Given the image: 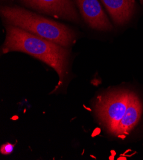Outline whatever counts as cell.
Masks as SVG:
<instances>
[{
  "instance_id": "8",
  "label": "cell",
  "mask_w": 143,
  "mask_h": 160,
  "mask_svg": "<svg viewBox=\"0 0 143 160\" xmlns=\"http://www.w3.org/2000/svg\"><path fill=\"white\" fill-rule=\"evenodd\" d=\"M14 146L10 143H7L3 144L1 148H0V152L2 154L8 155L12 153L14 151Z\"/></svg>"
},
{
  "instance_id": "9",
  "label": "cell",
  "mask_w": 143,
  "mask_h": 160,
  "mask_svg": "<svg viewBox=\"0 0 143 160\" xmlns=\"http://www.w3.org/2000/svg\"><path fill=\"white\" fill-rule=\"evenodd\" d=\"M139 1H140L141 4H143V0H139Z\"/></svg>"
},
{
  "instance_id": "4",
  "label": "cell",
  "mask_w": 143,
  "mask_h": 160,
  "mask_svg": "<svg viewBox=\"0 0 143 160\" xmlns=\"http://www.w3.org/2000/svg\"><path fill=\"white\" fill-rule=\"evenodd\" d=\"M27 7L57 19L78 22L80 18L72 0H19Z\"/></svg>"
},
{
  "instance_id": "1",
  "label": "cell",
  "mask_w": 143,
  "mask_h": 160,
  "mask_svg": "<svg viewBox=\"0 0 143 160\" xmlns=\"http://www.w3.org/2000/svg\"><path fill=\"white\" fill-rule=\"evenodd\" d=\"M2 52H21L29 54L53 68L59 77L58 86L67 73L70 51L66 47L31 34L18 27L6 25Z\"/></svg>"
},
{
  "instance_id": "3",
  "label": "cell",
  "mask_w": 143,
  "mask_h": 160,
  "mask_svg": "<svg viewBox=\"0 0 143 160\" xmlns=\"http://www.w3.org/2000/svg\"><path fill=\"white\" fill-rule=\"evenodd\" d=\"M134 94V92L128 89H119L98 97L95 103V113L108 133L113 135Z\"/></svg>"
},
{
  "instance_id": "6",
  "label": "cell",
  "mask_w": 143,
  "mask_h": 160,
  "mask_svg": "<svg viewBox=\"0 0 143 160\" xmlns=\"http://www.w3.org/2000/svg\"><path fill=\"white\" fill-rule=\"evenodd\" d=\"M143 105L138 96L134 93L122 119L118 124L113 135L124 138L134 128L141 118Z\"/></svg>"
},
{
  "instance_id": "7",
  "label": "cell",
  "mask_w": 143,
  "mask_h": 160,
  "mask_svg": "<svg viewBox=\"0 0 143 160\" xmlns=\"http://www.w3.org/2000/svg\"><path fill=\"white\" fill-rule=\"evenodd\" d=\"M101 2L118 26L128 22L134 14L135 0H101Z\"/></svg>"
},
{
  "instance_id": "5",
  "label": "cell",
  "mask_w": 143,
  "mask_h": 160,
  "mask_svg": "<svg viewBox=\"0 0 143 160\" xmlns=\"http://www.w3.org/2000/svg\"><path fill=\"white\" fill-rule=\"evenodd\" d=\"M83 19L92 29L108 31L113 29L99 0H74Z\"/></svg>"
},
{
  "instance_id": "2",
  "label": "cell",
  "mask_w": 143,
  "mask_h": 160,
  "mask_svg": "<svg viewBox=\"0 0 143 160\" xmlns=\"http://www.w3.org/2000/svg\"><path fill=\"white\" fill-rule=\"evenodd\" d=\"M1 15L7 24L68 48L76 41V34L69 27L19 7L3 6Z\"/></svg>"
}]
</instances>
